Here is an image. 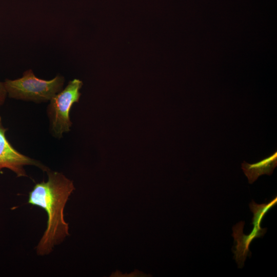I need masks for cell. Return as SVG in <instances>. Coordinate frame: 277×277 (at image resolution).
Instances as JSON below:
<instances>
[{
	"instance_id": "cell-4",
	"label": "cell",
	"mask_w": 277,
	"mask_h": 277,
	"mask_svg": "<svg viewBox=\"0 0 277 277\" xmlns=\"http://www.w3.org/2000/svg\"><path fill=\"white\" fill-rule=\"evenodd\" d=\"M6 131V129L4 127H0V171L4 168H8L20 177L27 176L24 169L26 165H34L45 171L49 170L38 161L15 150L7 140Z\"/></svg>"
},
{
	"instance_id": "cell-5",
	"label": "cell",
	"mask_w": 277,
	"mask_h": 277,
	"mask_svg": "<svg viewBox=\"0 0 277 277\" xmlns=\"http://www.w3.org/2000/svg\"><path fill=\"white\" fill-rule=\"evenodd\" d=\"M244 224V221H241L232 227V235L236 244L232 250L234 253L233 258L239 268L244 266L247 256H251V252L249 250V246L251 241L254 239L263 236L267 231L266 228H263L261 226L254 225L251 232L246 235L243 233Z\"/></svg>"
},
{
	"instance_id": "cell-3",
	"label": "cell",
	"mask_w": 277,
	"mask_h": 277,
	"mask_svg": "<svg viewBox=\"0 0 277 277\" xmlns=\"http://www.w3.org/2000/svg\"><path fill=\"white\" fill-rule=\"evenodd\" d=\"M82 85V82L78 79L70 81L64 89L50 100L47 112L50 130L55 137L60 138L64 133L70 130L72 125L70 110L73 104L78 102L81 96L80 90Z\"/></svg>"
},
{
	"instance_id": "cell-6",
	"label": "cell",
	"mask_w": 277,
	"mask_h": 277,
	"mask_svg": "<svg viewBox=\"0 0 277 277\" xmlns=\"http://www.w3.org/2000/svg\"><path fill=\"white\" fill-rule=\"evenodd\" d=\"M277 166V152H274L269 156L253 164H249L244 161L242 169L247 177L249 184L255 182L263 174L270 175Z\"/></svg>"
},
{
	"instance_id": "cell-9",
	"label": "cell",
	"mask_w": 277,
	"mask_h": 277,
	"mask_svg": "<svg viewBox=\"0 0 277 277\" xmlns=\"http://www.w3.org/2000/svg\"><path fill=\"white\" fill-rule=\"evenodd\" d=\"M3 127V126L2 123V119H1V117L0 116V127Z\"/></svg>"
},
{
	"instance_id": "cell-2",
	"label": "cell",
	"mask_w": 277,
	"mask_h": 277,
	"mask_svg": "<svg viewBox=\"0 0 277 277\" xmlns=\"http://www.w3.org/2000/svg\"><path fill=\"white\" fill-rule=\"evenodd\" d=\"M64 82V77L61 75L49 81L38 78L30 69L24 72L22 77L13 80L6 79L4 83L11 98L44 102L50 101L60 92Z\"/></svg>"
},
{
	"instance_id": "cell-8",
	"label": "cell",
	"mask_w": 277,
	"mask_h": 277,
	"mask_svg": "<svg viewBox=\"0 0 277 277\" xmlns=\"http://www.w3.org/2000/svg\"><path fill=\"white\" fill-rule=\"evenodd\" d=\"M7 95L4 82H0V106L5 102Z\"/></svg>"
},
{
	"instance_id": "cell-7",
	"label": "cell",
	"mask_w": 277,
	"mask_h": 277,
	"mask_svg": "<svg viewBox=\"0 0 277 277\" xmlns=\"http://www.w3.org/2000/svg\"><path fill=\"white\" fill-rule=\"evenodd\" d=\"M277 203V197L273 198L269 203L257 204L252 201L249 204L250 210L253 214L251 225H261L262 220L267 212Z\"/></svg>"
},
{
	"instance_id": "cell-1",
	"label": "cell",
	"mask_w": 277,
	"mask_h": 277,
	"mask_svg": "<svg viewBox=\"0 0 277 277\" xmlns=\"http://www.w3.org/2000/svg\"><path fill=\"white\" fill-rule=\"evenodd\" d=\"M48 179L35 185L29 193L28 203L44 209L48 215L47 228L36 247L38 255L50 253L53 247L69 235L64 210L75 189L73 182L62 173L47 171Z\"/></svg>"
}]
</instances>
